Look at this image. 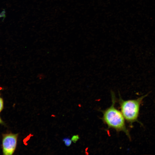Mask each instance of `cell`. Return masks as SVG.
<instances>
[{"instance_id": "cell-1", "label": "cell", "mask_w": 155, "mask_h": 155, "mask_svg": "<svg viewBox=\"0 0 155 155\" xmlns=\"http://www.w3.org/2000/svg\"><path fill=\"white\" fill-rule=\"evenodd\" d=\"M111 93L112 105L104 111L103 121L109 127L113 128L118 131L124 132L131 139L129 131L125 125V118L121 112L115 107V95L113 93Z\"/></svg>"}, {"instance_id": "cell-2", "label": "cell", "mask_w": 155, "mask_h": 155, "mask_svg": "<svg viewBox=\"0 0 155 155\" xmlns=\"http://www.w3.org/2000/svg\"><path fill=\"white\" fill-rule=\"evenodd\" d=\"M148 94L137 99L124 100L120 98L119 103L121 112L125 119L131 125L138 122L140 108L143 99Z\"/></svg>"}, {"instance_id": "cell-3", "label": "cell", "mask_w": 155, "mask_h": 155, "mask_svg": "<svg viewBox=\"0 0 155 155\" xmlns=\"http://www.w3.org/2000/svg\"><path fill=\"white\" fill-rule=\"evenodd\" d=\"M18 135V134L11 133L3 135L2 145L3 154H13L16 147Z\"/></svg>"}, {"instance_id": "cell-4", "label": "cell", "mask_w": 155, "mask_h": 155, "mask_svg": "<svg viewBox=\"0 0 155 155\" xmlns=\"http://www.w3.org/2000/svg\"><path fill=\"white\" fill-rule=\"evenodd\" d=\"M65 145L67 146H69L71 143V140L68 138H65L63 140Z\"/></svg>"}, {"instance_id": "cell-5", "label": "cell", "mask_w": 155, "mask_h": 155, "mask_svg": "<svg viewBox=\"0 0 155 155\" xmlns=\"http://www.w3.org/2000/svg\"><path fill=\"white\" fill-rule=\"evenodd\" d=\"M45 76L43 73H40L38 74L37 78L40 80H43L45 78Z\"/></svg>"}, {"instance_id": "cell-6", "label": "cell", "mask_w": 155, "mask_h": 155, "mask_svg": "<svg viewBox=\"0 0 155 155\" xmlns=\"http://www.w3.org/2000/svg\"><path fill=\"white\" fill-rule=\"evenodd\" d=\"M3 108V101L2 98L0 97V112L2 110Z\"/></svg>"}, {"instance_id": "cell-7", "label": "cell", "mask_w": 155, "mask_h": 155, "mask_svg": "<svg viewBox=\"0 0 155 155\" xmlns=\"http://www.w3.org/2000/svg\"><path fill=\"white\" fill-rule=\"evenodd\" d=\"M79 137L78 135H75L73 136L71 138V140L74 142H75L78 139Z\"/></svg>"}, {"instance_id": "cell-8", "label": "cell", "mask_w": 155, "mask_h": 155, "mask_svg": "<svg viewBox=\"0 0 155 155\" xmlns=\"http://www.w3.org/2000/svg\"><path fill=\"white\" fill-rule=\"evenodd\" d=\"M4 122L0 117V124H4Z\"/></svg>"}]
</instances>
